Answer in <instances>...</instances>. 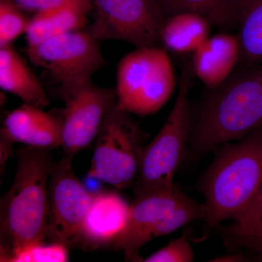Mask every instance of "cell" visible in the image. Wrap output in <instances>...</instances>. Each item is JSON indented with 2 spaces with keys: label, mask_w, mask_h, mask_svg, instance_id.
Masks as SVG:
<instances>
[{
  "label": "cell",
  "mask_w": 262,
  "mask_h": 262,
  "mask_svg": "<svg viewBox=\"0 0 262 262\" xmlns=\"http://www.w3.org/2000/svg\"><path fill=\"white\" fill-rule=\"evenodd\" d=\"M176 77L163 47L136 48L119 62L117 106L144 117L158 113L173 94Z\"/></svg>",
  "instance_id": "cell-6"
},
{
  "label": "cell",
  "mask_w": 262,
  "mask_h": 262,
  "mask_svg": "<svg viewBox=\"0 0 262 262\" xmlns=\"http://www.w3.org/2000/svg\"><path fill=\"white\" fill-rule=\"evenodd\" d=\"M251 261L262 262V253H256L254 256L251 258Z\"/></svg>",
  "instance_id": "cell-27"
},
{
  "label": "cell",
  "mask_w": 262,
  "mask_h": 262,
  "mask_svg": "<svg viewBox=\"0 0 262 262\" xmlns=\"http://www.w3.org/2000/svg\"><path fill=\"white\" fill-rule=\"evenodd\" d=\"M211 26L206 17L192 12L169 15L162 28V46L179 54L193 53L209 37Z\"/></svg>",
  "instance_id": "cell-17"
},
{
  "label": "cell",
  "mask_w": 262,
  "mask_h": 262,
  "mask_svg": "<svg viewBox=\"0 0 262 262\" xmlns=\"http://www.w3.org/2000/svg\"><path fill=\"white\" fill-rule=\"evenodd\" d=\"M96 16L86 32L97 40L122 41L136 48L163 47L164 16L157 0H92Z\"/></svg>",
  "instance_id": "cell-8"
},
{
  "label": "cell",
  "mask_w": 262,
  "mask_h": 262,
  "mask_svg": "<svg viewBox=\"0 0 262 262\" xmlns=\"http://www.w3.org/2000/svg\"><path fill=\"white\" fill-rule=\"evenodd\" d=\"M130 207L117 193L93 194L77 246L92 249L113 245L125 227Z\"/></svg>",
  "instance_id": "cell-12"
},
{
  "label": "cell",
  "mask_w": 262,
  "mask_h": 262,
  "mask_svg": "<svg viewBox=\"0 0 262 262\" xmlns=\"http://www.w3.org/2000/svg\"><path fill=\"white\" fill-rule=\"evenodd\" d=\"M27 55L33 64L48 72L60 85L90 80L105 64L99 41L82 30L28 46Z\"/></svg>",
  "instance_id": "cell-10"
},
{
  "label": "cell",
  "mask_w": 262,
  "mask_h": 262,
  "mask_svg": "<svg viewBox=\"0 0 262 262\" xmlns=\"http://www.w3.org/2000/svg\"><path fill=\"white\" fill-rule=\"evenodd\" d=\"M3 128L15 142L27 146L52 149L62 145L60 117L26 103L8 114Z\"/></svg>",
  "instance_id": "cell-14"
},
{
  "label": "cell",
  "mask_w": 262,
  "mask_h": 262,
  "mask_svg": "<svg viewBox=\"0 0 262 262\" xmlns=\"http://www.w3.org/2000/svg\"><path fill=\"white\" fill-rule=\"evenodd\" d=\"M147 136L117 103L110 108L96 137L88 177L119 189L134 185Z\"/></svg>",
  "instance_id": "cell-7"
},
{
  "label": "cell",
  "mask_w": 262,
  "mask_h": 262,
  "mask_svg": "<svg viewBox=\"0 0 262 262\" xmlns=\"http://www.w3.org/2000/svg\"><path fill=\"white\" fill-rule=\"evenodd\" d=\"M57 95L64 103L59 117L62 124V149L73 159L97 137L110 108L117 103L116 89L96 85L92 79L60 85Z\"/></svg>",
  "instance_id": "cell-9"
},
{
  "label": "cell",
  "mask_w": 262,
  "mask_h": 262,
  "mask_svg": "<svg viewBox=\"0 0 262 262\" xmlns=\"http://www.w3.org/2000/svg\"><path fill=\"white\" fill-rule=\"evenodd\" d=\"M72 160L56 163L48 185L47 238L68 248L77 246L93 196L75 175Z\"/></svg>",
  "instance_id": "cell-11"
},
{
  "label": "cell",
  "mask_w": 262,
  "mask_h": 262,
  "mask_svg": "<svg viewBox=\"0 0 262 262\" xmlns=\"http://www.w3.org/2000/svg\"><path fill=\"white\" fill-rule=\"evenodd\" d=\"M68 250L65 245L58 243H40L22 250L10 262H65L69 261Z\"/></svg>",
  "instance_id": "cell-22"
},
{
  "label": "cell",
  "mask_w": 262,
  "mask_h": 262,
  "mask_svg": "<svg viewBox=\"0 0 262 262\" xmlns=\"http://www.w3.org/2000/svg\"><path fill=\"white\" fill-rule=\"evenodd\" d=\"M194 256L187 234L172 241L166 246L146 257L145 262H192Z\"/></svg>",
  "instance_id": "cell-23"
},
{
  "label": "cell",
  "mask_w": 262,
  "mask_h": 262,
  "mask_svg": "<svg viewBox=\"0 0 262 262\" xmlns=\"http://www.w3.org/2000/svg\"><path fill=\"white\" fill-rule=\"evenodd\" d=\"M93 8L92 0H82L59 9L34 15L25 34L27 45L35 46L64 33L83 30Z\"/></svg>",
  "instance_id": "cell-16"
},
{
  "label": "cell",
  "mask_w": 262,
  "mask_h": 262,
  "mask_svg": "<svg viewBox=\"0 0 262 262\" xmlns=\"http://www.w3.org/2000/svg\"><path fill=\"white\" fill-rule=\"evenodd\" d=\"M15 141L5 131L3 127L1 128L0 132V174H1V182L3 180V176H4L5 169L6 167L7 163L10 157L13 155V146L15 144Z\"/></svg>",
  "instance_id": "cell-25"
},
{
  "label": "cell",
  "mask_w": 262,
  "mask_h": 262,
  "mask_svg": "<svg viewBox=\"0 0 262 262\" xmlns=\"http://www.w3.org/2000/svg\"><path fill=\"white\" fill-rule=\"evenodd\" d=\"M24 12L40 14L63 7L75 4L82 0H8Z\"/></svg>",
  "instance_id": "cell-24"
},
{
  "label": "cell",
  "mask_w": 262,
  "mask_h": 262,
  "mask_svg": "<svg viewBox=\"0 0 262 262\" xmlns=\"http://www.w3.org/2000/svg\"><path fill=\"white\" fill-rule=\"evenodd\" d=\"M0 87L26 104L40 108L49 104L39 79L11 44L0 47Z\"/></svg>",
  "instance_id": "cell-15"
},
{
  "label": "cell",
  "mask_w": 262,
  "mask_h": 262,
  "mask_svg": "<svg viewBox=\"0 0 262 262\" xmlns=\"http://www.w3.org/2000/svg\"><path fill=\"white\" fill-rule=\"evenodd\" d=\"M191 67L206 89L219 87L233 73L241 60L238 36L229 33L210 35L192 53Z\"/></svg>",
  "instance_id": "cell-13"
},
{
  "label": "cell",
  "mask_w": 262,
  "mask_h": 262,
  "mask_svg": "<svg viewBox=\"0 0 262 262\" xmlns=\"http://www.w3.org/2000/svg\"><path fill=\"white\" fill-rule=\"evenodd\" d=\"M220 235L229 251L246 250L262 253V187L244 214L230 225L221 227Z\"/></svg>",
  "instance_id": "cell-18"
},
{
  "label": "cell",
  "mask_w": 262,
  "mask_h": 262,
  "mask_svg": "<svg viewBox=\"0 0 262 262\" xmlns=\"http://www.w3.org/2000/svg\"><path fill=\"white\" fill-rule=\"evenodd\" d=\"M160 0H157V2ZM160 8L168 7L170 13L192 12L206 17L212 25L223 29L238 24L241 0H161Z\"/></svg>",
  "instance_id": "cell-20"
},
{
  "label": "cell",
  "mask_w": 262,
  "mask_h": 262,
  "mask_svg": "<svg viewBox=\"0 0 262 262\" xmlns=\"http://www.w3.org/2000/svg\"><path fill=\"white\" fill-rule=\"evenodd\" d=\"M205 215L204 204L187 195L177 184L136 196L113 247L122 251L127 261H142L139 251L143 246L195 221H203Z\"/></svg>",
  "instance_id": "cell-5"
},
{
  "label": "cell",
  "mask_w": 262,
  "mask_h": 262,
  "mask_svg": "<svg viewBox=\"0 0 262 262\" xmlns=\"http://www.w3.org/2000/svg\"><path fill=\"white\" fill-rule=\"evenodd\" d=\"M193 76L191 62L185 63L173 108L159 133L143 150L134 184L135 196L174 184V177L187 155L190 141L192 112L189 93Z\"/></svg>",
  "instance_id": "cell-4"
},
{
  "label": "cell",
  "mask_w": 262,
  "mask_h": 262,
  "mask_svg": "<svg viewBox=\"0 0 262 262\" xmlns=\"http://www.w3.org/2000/svg\"><path fill=\"white\" fill-rule=\"evenodd\" d=\"M237 36L241 48L239 63L244 67L262 63V0H241Z\"/></svg>",
  "instance_id": "cell-19"
},
{
  "label": "cell",
  "mask_w": 262,
  "mask_h": 262,
  "mask_svg": "<svg viewBox=\"0 0 262 262\" xmlns=\"http://www.w3.org/2000/svg\"><path fill=\"white\" fill-rule=\"evenodd\" d=\"M262 127V63L208 90L192 113L191 155L201 156Z\"/></svg>",
  "instance_id": "cell-1"
},
{
  "label": "cell",
  "mask_w": 262,
  "mask_h": 262,
  "mask_svg": "<svg viewBox=\"0 0 262 262\" xmlns=\"http://www.w3.org/2000/svg\"><path fill=\"white\" fill-rule=\"evenodd\" d=\"M30 21L16 5L8 0H0V47L11 44L19 36L26 34Z\"/></svg>",
  "instance_id": "cell-21"
},
{
  "label": "cell",
  "mask_w": 262,
  "mask_h": 262,
  "mask_svg": "<svg viewBox=\"0 0 262 262\" xmlns=\"http://www.w3.org/2000/svg\"><path fill=\"white\" fill-rule=\"evenodd\" d=\"M247 259L248 258L244 253V250H239V251H232V253H229L227 256L215 258L212 260V261L242 262L248 261Z\"/></svg>",
  "instance_id": "cell-26"
},
{
  "label": "cell",
  "mask_w": 262,
  "mask_h": 262,
  "mask_svg": "<svg viewBox=\"0 0 262 262\" xmlns=\"http://www.w3.org/2000/svg\"><path fill=\"white\" fill-rule=\"evenodd\" d=\"M14 182L0 205L1 261L48 236V185L56 162L50 149L27 146L16 151Z\"/></svg>",
  "instance_id": "cell-2"
},
{
  "label": "cell",
  "mask_w": 262,
  "mask_h": 262,
  "mask_svg": "<svg viewBox=\"0 0 262 262\" xmlns=\"http://www.w3.org/2000/svg\"><path fill=\"white\" fill-rule=\"evenodd\" d=\"M200 185L207 229L244 214L262 187V127L221 146Z\"/></svg>",
  "instance_id": "cell-3"
}]
</instances>
